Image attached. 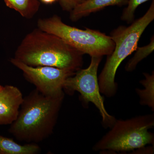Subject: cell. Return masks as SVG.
<instances>
[{"label": "cell", "mask_w": 154, "mask_h": 154, "mask_svg": "<svg viewBox=\"0 0 154 154\" xmlns=\"http://www.w3.org/2000/svg\"><path fill=\"white\" fill-rule=\"evenodd\" d=\"M64 94L46 96L36 89L24 98L16 120L9 131L17 140L37 143L53 133Z\"/></svg>", "instance_id": "1"}, {"label": "cell", "mask_w": 154, "mask_h": 154, "mask_svg": "<svg viewBox=\"0 0 154 154\" xmlns=\"http://www.w3.org/2000/svg\"><path fill=\"white\" fill-rule=\"evenodd\" d=\"M84 54L56 35L36 28L22 39L14 58L32 66H48L76 72Z\"/></svg>", "instance_id": "2"}, {"label": "cell", "mask_w": 154, "mask_h": 154, "mask_svg": "<svg viewBox=\"0 0 154 154\" xmlns=\"http://www.w3.org/2000/svg\"><path fill=\"white\" fill-rule=\"evenodd\" d=\"M154 19V1L142 17L133 22L128 27L120 26L111 32L110 37L115 47L107 60L98 81L101 94L108 97L116 94L117 84L115 76L121 63L135 51L141 36Z\"/></svg>", "instance_id": "3"}, {"label": "cell", "mask_w": 154, "mask_h": 154, "mask_svg": "<svg viewBox=\"0 0 154 154\" xmlns=\"http://www.w3.org/2000/svg\"><path fill=\"white\" fill-rule=\"evenodd\" d=\"M37 26L40 30L58 36L83 54H89L91 57L110 55L115 47L110 36L88 28L82 30L72 27L64 23L57 15L38 19Z\"/></svg>", "instance_id": "4"}, {"label": "cell", "mask_w": 154, "mask_h": 154, "mask_svg": "<svg viewBox=\"0 0 154 154\" xmlns=\"http://www.w3.org/2000/svg\"><path fill=\"white\" fill-rule=\"evenodd\" d=\"M154 126V114L116 120L93 149L96 151H127L142 148L154 143V135L149 131Z\"/></svg>", "instance_id": "5"}, {"label": "cell", "mask_w": 154, "mask_h": 154, "mask_svg": "<svg viewBox=\"0 0 154 154\" xmlns=\"http://www.w3.org/2000/svg\"><path fill=\"white\" fill-rule=\"evenodd\" d=\"M102 57H91V63L87 68L80 69L74 75L66 79L64 84L63 90L70 94L75 91L79 92L83 105H88L89 102L94 104L100 112L103 125L110 128L116 119L106 110L97 76L98 68Z\"/></svg>", "instance_id": "6"}, {"label": "cell", "mask_w": 154, "mask_h": 154, "mask_svg": "<svg viewBox=\"0 0 154 154\" xmlns=\"http://www.w3.org/2000/svg\"><path fill=\"white\" fill-rule=\"evenodd\" d=\"M11 63L23 72L26 80L36 89L46 96L56 97L64 95L66 80L75 72L48 66H32L12 58Z\"/></svg>", "instance_id": "7"}, {"label": "cell", "mask_w": 154, "mask_h": 154, "mask_svg": "<svg viewBox=\"0 0 154 154\" xmlns=\"http://www.w3.org/2000/svg\"><path fill=\"white\" fill-rule=\"evenodd\" d=\"M24 98L19 88L6 85L0 91V125H11L16 120Z\"/></svg>", "instance_id": "8"}, {"label": "cell", "mask_w": 154, "mask_h": 154, "mask_svg": "<svg viewBox=\"0 0 154 154\" xmlns=\"http://www.w3.org/2000/svg\"><path fill=\"white\" fill-rule=\"evenodd\" d=\"M128 0H87L71 11L70 19L73 22L110 6L127 5Z\"/></svg>", "instance_id": "9"}, {"label": "cell", "mask_w": 154, "mask_h": 154, "mask_svg": "<svg viewBox=\"0 0 154 154\" xmlns=\"http://www.w3.org/2000/svg\"><path fill=\"white\" fill-rule=\"evenodd\" d=\"M41 151L37 143L20 145L12 139L0 135V154H37Z\"/></svg>", "instance_id": "10"}, {"label": "cell", "mask_w": 154, "mask_h": 154, "mask_svg": "<svg viewBox=\"0 0 154 154\" xmlns=\"http://www.w3.org/2000/svg\"><path fill=\"white\" fill-rule=\"evenodd\" d=\"M6 5L19 13L22 17L31 19L40 7L38 0H4Z\"/></svg>", "instance_id": "11"}, {"label": "cell", "mask_w": 154, "mask_h": 154, "mask_svg": "<svg viewBox=\"0 0 154 154\" xmlns=\"http://www.w3.org/2000/svg\"><path fill=\"white\" fill-rule=\"evenodd\" d=\"M145 78L140 81L143 86V89H137L136 92L140 98L141 105H146L152 110L154 108V74H151L145 73Z\"/></svg>", "instance_id": "12"}, {"label": "cell", "mask_w": 154, "mask_h": 154, "mask_svg": "<svg viewBox=\"0 0 154 154\" xmlns=\"http://www.w3.org/2000/svg\"><path fill=\"white\" fill-rule=\"evenodd\" d=\"M154 50V37L152 36L149 44L143 47H137L133 57L126 64L125 69L126 71L131 72L134 70L138 64L141 61L151 54Z\"/></svg>", "instance_id": "13"}, {"label": "cell", "mask_w": 154, "mask_h": 154, "mask_svg": "<svg viewBox=\"0 0 154 154\" xmlns=\"http://www.w3.org/2000/svg\"><path fill=\"white\" fill-rule=\"evenodd\" d=\"M148 1L149 0H128L127 7L123 11L121 19L128 23L132 22L134 19L135 12L137 7Z\"/></svg>", "instance_id": "14"}, {"label": "cell", "mask_w": 154, "mask_h": 154, "mask_svg": "<svg viewBox=\"0 0 154 154\" xmlns=\"http://www.w3.org/2000/svg\"><path fill=\"white\" fill-rule=\"evenodd\" d=\"M87 0H59L62 8L66 11H71L79 4Z\"/></svg>", "instance_id": "15"}, {"label": "cell", "mask_w": 154, "mask_h": 154, "mask_svg": "<svg viewBox=\"0 0 154 154\" xmlns=\"http://www.w3.org/2000/svg\"><path fill=\"white\" fill-rule=\"evenodd\" d=\"M40 1L44 4L49 5V4H52L57 1H59V0H40Z\"/></svg>", "instance_id": "16"}, {"label": "cell", "mask_w": 154, "mask_h": 154, "mask_svg": "<svg viewBox=\"0 0 154 154\" xmlns=\"http://www.w3.org/2000/svg\"><path fill=\"white\" fill-rule=\"evenodd\" d=\"M3 86L1 85H0V91H1V90H2V89Z\"/></svg>", "instance_id": "17"}]
</instances>
